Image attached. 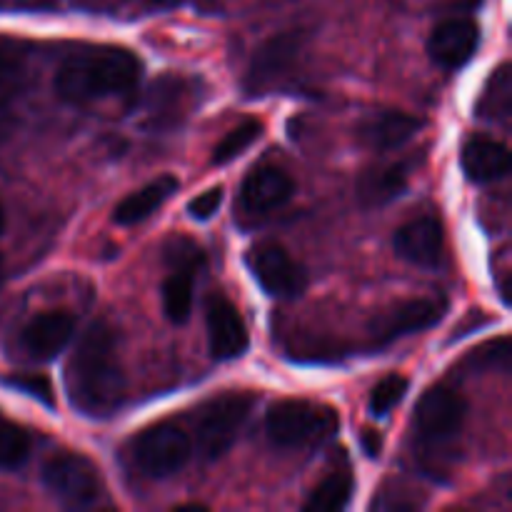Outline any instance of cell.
I'll use <instances>...</instances> for the list:
<instances>
[{"label": "cell", "mask_w": 512, "mask_h": 512, "mask_svg": "<svg viewBox=\"0 0 512 512\" xmlns=\"http://www.w3.org/2000/svg\"><path fill=\"white\" fill-rule=\"evenodd\" d=\"M65 388L75 413L103 420L118 413L125 400V375L118 355V335L110 325L93 323L75 345L65 370Z\"/></svg>", "instance_id": "6da1fadb"}, {"label": "cell", "mask_w": 512, "mask_h": 512, "mask_svg": "<svg viewBox=\"0 0 512 512\" xmlns=\"http://www.w3.org/2000/svg\"><path fill=\"white\" fill-rule=\"evenodd\" d=\"M143 65L135 53L113 45L73 53L55 75V90L68 103H95V100L125 95L138 85Z\"/></svg>", "instance_id": "7a4b0ae2"}, {"label": "cell", "mask_w": 512, "mask_h": 512, "mask_svg": "<svg viewBox=\"0 0 512 512\" xmlns=\"http://www.w3.org/2000/svg\"><path fill=\"white\" fill-rule=\"evenodd\" d=\"M468 403L450 385H433L415 408V445L420 465L440 478L453 465L463 435Z\"/></svg>", "instance_id": "3957f363"}, {"label": "cell", "mask_w": 512, "mask_h": 512, "mask_svg": "<svg viewBox=\"0 0 512 512\" xmlns=\"http://www.w3.org/2000/svg\"><path fill=\"white\" fill-rule=\"evenodd\" d=\"M338 428V413L310 400H280L265 418L268 440L278 448H318L330 443Z\"/></svg>", "instance_id": "277c9868"}, {"label": "cell", "mask_w": 512, "mask_h": 512, "mask_svg": "<svg viewBox=\"0 0 512 512\" xmlns=\"http://www.w3.org/2000/svg\"><path fill=\"white\" fill-rule=\"evenodd\" d=\"M255 405L250 393H225L195 413V445L205 460H218L233 448Z\"/></svg>", "instance_id": "5b68a950"}, {"label": "cell", "mask_w": 512, "mask_h": 512, "mask_svg": "<svg viewBox=\"0 0 512 512\" xmlns=\"http://www.w3.org/2000/svg\"><path fill=\"white\" fill-rule=\"evenodd\" d=\"M130 460L148 478H170L190 460V438L175 423H155L130 440Z\"/></svg>", "instance_id": "8992f818"}, {"label": "cell", "mask_w": 512, "mask_h": 512, "mask_svg": "<svg viewBox=\"0 0 512 512\" xmlns=\"http://www.w3.org/2000/svg\"><path fill=\"white\" fill-rule=\"evenodd\" d=\"M43 483L68 508H88L103 493L98 468L78 453H60L43 465Z\"/></svg>", "instance_id": "52a82bcc"}, {"label": "cell", "mask_w": 512, "mask_h": 512, "mask_svg": "<svg viewBox=\"0 0 512 512\" xmlns=\"http://www.w3.org/2000/svg\"><path fill=\"white\" fill-rule=\"evenodd\" d=\"M305 40L308 38L300 30H288V33L265 40L250 60V68L245 73V90L250 95H260L283 83L293 65L298 63Z\"/></svg>", "instance_id": "ba28073f"}, {"label": "cell", "mask_w": 512, "mask_h": 512, "mask_svg": "<svg viewBox=\"0 0 512 512\" xmlns=\"http://www.w3.org/2000/svg\"><path fill=\"white\" fill-rule=\"evenodd\" d=\"M445 313H448V300L445 298L433 295V298L403 300L370 323L373 348H388L390 343L405 338V335L433 328L445 318Z\"/></svg>", "instance_id": "9c48e42d"}, {"label": "cell", "mask_w": 512, "mask_h": 512, "mask_svg": "<svg viewBox=\"0 0 512 512\" xmlns=\"http://www.w3.org/2000/svg\"><path fill=\"white\" fill-rule=\"evenodd\" d=\"M193 80L163 75L155 80L140 103V123L148 130L178 128L193 110Z\"/></svg>", "instance_id": "30bf717a"}, {"label": "cell", "mask_w": 512, "mask_h": 512, "mask_svg": "<svg viewBox=\"0 0 512 512\" xmlns=\"http://www.w3.org/2000/svg\"><path fill=\"white\" fill-rule=\"evenodd\" d=\"M245 263L260 288L275 298H293L305 288V280H308L293 255L278 243H260L250 248Z\"/></svg>", "instance_id": "8fae6325"}, {"label": "cell", "mask_w": 512, "mask_h": 512, "mask_svg": "<svg viewBox=\"0 0 512 512\" xmlns=\"http://www.w3.org/2000/svg\"><path fill=\"white\" fill-rule=\"evenodd\" d=\"M208 323V350L215 360H235L245 355L250 338L238 308L220 295H213L205 308Z\"/></svg>", "instance_id": "7c38bea8"}, {"label": "cell", "mask_w": 512, "mask_h": 512, "mask_svg": "<svg viewBox=\"0 0 512 512\" xmlns=\"http://www.w3.org/2000/svg\"><path fill=\"white\" fill-rule=\"evenodd\" d=\"M393 248L405 263L418 265V268H438L445 255L443 225L433 215L410 220L403 228H398L393 238Z\"/></svg>", "instance_id": "4fadbf2b"}, {"label": "cell", "mask_w": 512, "mask_h": 512, "mask_svg": "<svg viewBox=\"0 0 512 512\" xmlns=\"http://www.w3.org/2000/svg\"><path fill=\"white\" fill-rule=\"evenodd\" d=\"M480 43L478 23L468 18H453L440 23L428 38V55L445 70L463 68L475 55Z\"/></svg>", "instance_id": "5bb4252c"}, {"label": "cell", "mask_w": 512, "mask_h": 512, "mask_svg": "<svg viewBox=\"0 0 512 512\" xmlns=\"http://www.w3.org/2000/svg\"><path fill=\"white\" fill-rule=\"evenodd\" d=\"M73 335L75 320L68 313H40L20 330V348L30 360L48 363L68 348Z\"/></svg>", "instance_id": "9a60e30c"}, {"label": "cell", "mask_w": 512, "mask_h": 512, "mask_svg": "<svg viewBox=\"0 0 512 512\" xmlns=\"http://www.w3.org/2000/svg\"><path fill=\"white\" fill-rule=\"evenodd\" d=\"M423 125L425 120L403 113V110H380V113L360 120L355 133L365 148L383 153V150H395L408 143Z\"/></svg>", "instance_id": "2e32d148"}, {"label": "cell", "mask_w": 512, "mask_h": 512, "mask_svg": "<svg viewBox=\"0 0 512 512\" xmlns=\"http://www.w3.org/2000/svg\"><path fill=\"white\" fill-rule=\"evenodd\" d=\"M293 193L295 185L285 170L263 165L245 178L240 200H243V208L248 213H270V210L283 208L293 198Z\"/></svg>", "instance_id": "e0dca14e"}, {"label": "cell", "mask_w": 512, "mask_h": 512, "mask_svg": "<svg viewBox=\"0 0 512 512\" xmlns=\"http://www.w3.org/2000/svg\"><path fill=\"white\" fill-rule=\"evenodd\" d=\"M460 163L473 183H493L508 175L510 153L503 143L493 138H470L463 145Z\"/></svg>", "instance_id": "ac0fdd59"}, {"label": "cell", "mask_w": 512, "mask_h": 512, "mask_svg": "<svg viewBox=\"0 0 512 512\" xmlns=\"http://www.w3.org/2000/svg\"><path fill=\"white\" fill-rule=\"evenodd\" d=\"M410 165L390 163L370 168L358 180V198L365 208H380V205L393 203L408 188Z\"/></svg>", "instance_id": "d6986e66"}, {"label": "cell", "mask_w": 512, "mask_h": 512, "mask_svg": "<svg viewBox=\"0 0 512 512\" xmlns=\"http://www.w3.org/2000/svg\"><path fill=\"white\" fill-rule=\"evenodd\" d=\"M178 185V178H173V175H160V178L150 180L148 185H143V188L130 193L128 198H123L115 205L113 220L118 225L143 223V220L150 218L165 200L173 198Z\"/></svg>", "instance_id": "ffe728a7"}, {"label": "cell", "mask_w": 512, "mask_h": 512, "mask_svg": "<svg viewBox=\"0 0 512 512\" xmlns=\"http://www.w3.org/2000/svg\"><path fill=\"white\" fill-rule=\"evenodd\" d=\"M512 113V75L508 65H500L485 83L483 95L478 100V115L485 120L508 123Z\"/></svg>", "instance_id": "44dd1931"}, {"label": "cell", "mask_w": 512, "mask_h": 512, "mask_svg": "<svg viewBox=\"0 0 512 512\" xmlns=\"http://www.w3.org/2000/svg\"><path fill=\"white\" fill-rule=\"evenodd\" d=\"M195 273L188 270H170L163 283V310L170 323H185L193 310Z\"/></svg>", "instance_id": "7402d4cb"}, {"label": "cell", "mask_w": 512, "mask_h": 512, "mask_svg": "<svg viewBox=\"0 0 512 512\" xmlns=\"http://www.w3.org/2000/svg\"><path fill=\"white\" fill-rule=\"evenodd\" d=\"M353 495V478L348 473H330L320 485L310 490L303 510L308 512H338L348 508Z\"/></svg>", "instance_id": "603a6c76"}, {"label": "cell", "mask_w": 512, "mask_h": 512, "mask_svg": "<svg viewBox=\"0 0 512 512\" xmlns=\"http://www.w3.org/2000/svg\"><path fill=\"white\" fill-rule=\"evenodd\" d=\"M260 133H263V123H260V120H245V123L235 125V128L215 145L213 165H225L230 163V160L238 158L240 153H245V150L260 138Z\"/></svg>", "instance_id": "cb8c5ba5"}, {"label": "cell", "mask_w": 512, "mask_h": 512, "mask_svg": "<svg viewBox=\"0 0 512 512\" xmlns=\"http://www.w3.org/2000/svg\"><path fill=\"white\" fill-rule=\"evenodd\" d=\"M30 438L20 425L0 418V470H15L28 460Z\"/></svg>", "instance_id": "d4e9b609"}, {"label": "cell", "mask_w": 512, "mask_h": 512, "mask_svg": "<svg viewBox=\"0 0 512 512\" xmlns=\"http://www.w3.org/2000/svg\"><path fill=\"white\" fill-rule=\"evenodd\" d=\"M408 388H410V380L405 378V375L393 373L388 375V378H383L378 385H375L373 393H370V413H373L375 418H385L390 410L398 408V405L403 403Z\"/></svg>", "instance_id": "484cf974"}, {"label": "cell", "mask_w": 512, "mask_h": 512, "mask_svg": "<svg viewBox=\"0 0 512 512\" xmlns=\"http://www.w3.org/2000/svg\"><path fill=\"white\" fill-rule=\"evenodd\" d=\"M165 263L170 265V270L198 273V268L203 265V253L190 238H173L165 245Z\"/></svg>", "instance_id": "4316f807"}, {"label": "cell", "mask_w": 512, "mask_h": 512, "mask_svg": "<svg viewBox=\"0 0 512 512\" xmlns=\"http://www.w3.org/2000/svg\"><path fill=\"white\" fill-rule=\"evenodd\" d=\"M5 385L18 393L28 395V398L38 400L40 405L45 408H55V393H53V385L45 375H33V373H23V375H10L5 378Z\"/></svg>", "instance_id": "83f0119b"}, {"label": "cell", "mask_w": 512, "mask_h": 512, "mask_svg": "<svg viewBox=\"0 0 512 512\" xmlns=\"http://www.w3.org/2000/svg\"><path fill=\"white\" fill-rule=\"evenodd\" d=\"M25 53L13 40L0 38V90L10 88L23 75Z\"/></svg>", "instance_id": "f1b7e54d"}, {"label": "cell", "mask_w": 512, "mask_h": 512, "mask_svg": "<svg viewBox=\"0 0 512 512\" xmlns=\"http://www.w3.org/2000/svg\"><path fill=\"white\" fill-rule=\"evenodd\" d=\"M470 365H485V368H500L508 370L510 368V345L508 338L493 340V343L483 345L480 350H475L473 355L468 358Z\"/></svg>", "instance_id": "f546056e"}, {"label": "cell", "mask_w": 512, "mask_h": 512, "mask_svg": "<svg viewBox=\"0 0 512 512\" xmlns=\"http://www.w3.org/2000/svg\"><path fill=\"white\" fill-rule=\"evenodd\" d=\"M220 205H223V188H210L205 193H200L198 198L190 200L188 213L195 220H210L218 213Z\"/></svg>", "instance_id": "4dcf8cb0"}, {"label": "cell", "mask_w": 512, "mask_h": 512, "mask_svg": "<svg viewBox=\"0 0 512 512\" xmlns=\"http://www.w3.org/2000/svg\"><path fill=\"white\" fill-rule=\"evenodd\" d=\"M493 278L498 285L500 300L505 305H510V288H512V265H510V250L503 248L498 250V255L493 258Z\"/></svg>", "instance_id": "1f68e13d"}, {"label": "cell", "mask_w": 512, "mask_h": 512, "mask_svg": "<svg viewBox=\"0 0 512 512\" xmlns=\"http://www.w3.org/2000/svg\"><path fill=\"white\" fill-rule=\"evenodd\" d=\"M360 443H363V450L368 458H380V450H383V435L378 430H363L360 435Z\"/></svg>", "instance_id": "d6a6232c"}, {"label": "cell", "mask_w": 512, "mask_h": 512, "mask_svg": "<svg viewBox=\"0 0 512 512\" xmlns=\"http://www.w3.org/2000/svg\"><path fill=\"white\" fill-rule=\"evenodd\" d=\"M153 8H173V5H178V0H148Z\"/></svg>", "instance_id": "836d02e7"}, {"label": "cell", "mask_w": 512, "mask_h": 512, "mask_svg": "<svg viewBox=\"0 0 512 512\" xmlns=\"http://www.w3.org/2000/svg\"><path fill=\"white\" fill-rule=\"evenodd\" d=\"M3 228H5V215H3V208H0V235H3Z\"/></svg>", "instance_id": "e575fe53"}, {"label": "cell", "mask_w": 512, "mask_h": 512, "mask_svg": "<svg viewBox=\"0 0 512 512\" xmlns=\"http://www.w3.org/2000/svg\"><path fill=\"white\" fill-rule=\"evenodd\" d=\"M0 285H3V260H0Z\"/></svg>", "instance_id": "d590c367"}]
</instances>
